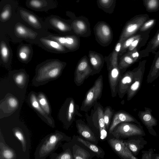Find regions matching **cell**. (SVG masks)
I'll return each mask as SVG.
<instances>
[{"instance_id":"5","label":"cell","mask_w":159,"mask_h":159,"mask_svg":"<svg viewBox=\"0 0 159 159\" xmlns=\"http://www.w3.org/2000/svg\"><path fill=\"white\" fill-rule=\"evenodd\" d=\"M111 134L117 139L145 135L141 125L133 122H123L119 124Z\"/></svg>"},{"instance_id":"8","label":"cell","mask_w":159,"mask_h":159,"mask_svg":"<svg viewBox=\"0 0 159 159\" xmlns=\"http://www.w3.org/2000/svg\"><path fill=\"white\" fill-rule=\"evenodd\" d=\"M94 33L96 40L103 46L109 45L113 39V33L111 28L107 23L98 22L95 25Z\"/></svg>"},{"instance_id":"7","label":"cell","mask_w":159,"mask_h":159,"mask_svg":"<svg viewBox=\"0 0 159 159\" xmlns=\"http://www.w3.org/2000/svg\"><path fill=\"white\" fill-rule=\"evenodd\" d=\"M146 60L139 62L138 66L134 69V77L133 82L128 89L127 92V100H131L140 89L144 73Z\"/></svg>"},{"instance_id":"26","label":"cell","mask_w":159,"mask_h":159,"mask_svg":"<svg viewBox=\"0 0 159 159\" xmlns=\"http://www.w3.org/2000/svg\"><path fill=\"white\" fill-rule=\"evenodd\" d=\"M49 22L53 27L60 32H69L73 31L70 25L57 17L51 18L49 20Z\"/></svg>"},{"instance_id":"39","label":"cell","mask_w":159,"mask_h":159,"mask_svg":"<svg viewBox=\"0 0 159 159\" xmlns=\"http://www.w3.org/2000/svg\"><path fill=\"white\" fill-rule=\"evenodd\" d=\"M126 53L137 62L143 58L148 57L149 55V53L145 49L142 50L134 49Z\"/></svg>"},{"instance_id":"10","label":"cell","mask_w":159,"mask_h":159,"mask_svg":"<svg viewBox=\"0 0 159 159\" xmlns=\"http://www.w3.org/2000/svg\"><path fill=\"white\" fill-rule=\"evenodd\" d=\"M107 142L113 150L121 159H138L125 145L123 140L113 137L108 139Z\"/></svg>"},{"instance_id":"19","label":"cell","mask_w":159,"mask_h":159,"mask_svg":"<svg viewBox=\"0 0 159 159\" xmlns=\"http://www.w3.org/2000/svg\"><path fill=\"white\" fill-rule=\"evenodd\" d=\"M89 61L93 70L92 76L99 73L102 69L105 59L101 54L90 51L89 53Z\"/></svg>"},{"instance_id":"24","label":"cell","mask_w":159,"mask_h":159,"mask_svg":"<svg viewBox=\"0 0 159 159\" xmlns=\"http://www.w3.org/2000/svg\"><path fill=\"white\" fill-rule=\"evenodd\" d=\"M77 137V141L84 145L85 147L94 153L97 157L103 159L105 152L103 149L97 144L83 139L79 137Z\"/></svg>"},{"instance_id":"42","label":"cell","mask_w":159,"mask_h":159,"mask_svg":"<svg viewBox=\"0 0 159 159\" xmlns=\"http://www.w3.org/2000/svg\"><path fill=\"white\" fill-rule=\"evenodd\" d=\"M156 21L155 19L150 18L143 24L139 29V31L144 32L151 30L155 25L156 23Z\"/></svg>"},{"instance_id":"49","label":"cell","mask_w":159,"mask_h":159,"mask_svg":"<svg viewBox=\"0 0 159 159\" xmlns=\"http://www.w3.org/2000/svg\"><path fill=\"white\" fill-rule=\"evenodd\" d=\"M155 159H159V155L158 156H157L155 158Z\"/></svg>"},{"instance_id":"40","label":"cell","mask_w":159,"mask_h":159,"mask_svg":"<svg viewBox=\"0 0 159 159\" xmlns=\"http://www.w3.org/2000/svg\"><path fill=\"white\" fill-rule=\"evenodd\" d=\"M114 113V110L109 106L104 108V120L107 130H109Z\"/></svg>"},{"instance_id":"31","label":"cell","mask_w":159,"mask_h":159,"mask_svg":"<svg viewBox=\"0 0 159 159\" xmlns=\"http://www.w3.org/2000/svg\"><path fill=\"white\" fill-rule=\"evenodd\" d=\"M99 8L105 12L108 13H112L116 6L115 0H98L97 1Z\"/></svg>"},{"instance_id":"27","label":"cell","mask_w":159,"mask_h":159,"mask_svg":"<svg viewBox=\"0 0 159 159\" xmlns=\"http://www.w3.org/2000/svg\"><path fill=\"white\" fill-rule=\"evenodd\" d=\"M40 42L48 48L55 51L64 52H67V49L58 42L47 38H42Z\"/></svg>"},{"instance_id":"15","label":"cell","mask_w":159,"mask_h":159,"mask_svg":"<svg viewBox=\"0 0 159 159\" xmlns=\"http://www.w3.org/2000/svg\"><path fill=\"white\" fill-rule=\"evenodd\" d=\"M126 70L120 69L118 66L113 67L108 71V80L112 98L117 95L119 81Z\"/></svg>"},{"instance_id":"17","label":"cell","mask_w":159,"mask_h":159,"mask_svg":"<svg viewBox=\"0 0 159 159\" xmlns=\"http://www.w3.org/2000/svg\"><path fill=\"white\" fill-rule=\"evenodd\" d=\"M152 110L150 108L144 107V110L139 111L138 115L142 123L148 129L149 132L154 136L156 133L153 127L157 125V120L152 116Z\"/></svg>"},{"instance_id":"46","label":"cell","mask_w":159,"mask_h":159,"mask_svg":"<svg viewBox=\"0 0 159 159\" xmlns=\"http://www.w3.org/2000/svg\"><path fill=\"white\" fill-rule=\"evenodd\" d=\"M143 152L141 159H152V155L153 152L152 149H150L148 151Z\"/></svg>"},{"instance_id":"48","label":"cell","mask_w":159,"mask_h":159,"mask_svg":"<svg viewBox=\"0 0 159 159\" xmlns=\"http://www.w3.org/2000/svg\"><path fill=\"white\" fill-rule=\"evenodd\" d=\"M14 134L16 137L21 142H24V139L22 134L21 132L18 130L16 129L15 131Z\"/></svg>"},{"instance_id":"29","label":"cell","mask_w":159,"mask_h":159,"mask_svg":"<svg viewBox=\"0 0 159 159\" xmlns=\"http://www.w3.org/2000/svg\"><path fill=\"white\" fill-rule=\"evenodd\" d=\"M123 141L125 145L134 155H138L144 146V144L139 139H130Z\"/></svg>"},{"instance_id":"43","label":"cell","mask_w":159,"mask_h":159,"mask_svg":"<svg viewBox=\"0 0 159 159\" xmlns=\"http://www.w3.org/2000/svg\"><path fill=\"white\" fill-rule=\"evenodd\" d=\"M57 140L58 138L56 135H52L49 137L48 142L43 147V150L47 152L50 151L56 144Z\"/></svg>"},{"instance_id":"37","label":"cell","mask_w":159,"mask_h":159,"mask_svg":"<svg viewBox=\"0 0 159 159\" xmlns=\"http://www.w3.org/2000/svg\"><path fill=\"white\" fill-rule=\"evenodd\" d=\"M143 2L146 11L149 12L159 10V0H143Z\"/></svg>"},{"instance_id":"18","label":"cell","mask_w":159,"mask_h":159,"mask_svg":"<svg viewBox=\"0 0 159 159\" xmlns=\"http://www.w3.org/2000/svg\"><path fill=\"white\" fill-rule=\"evenodd\" d=\"M134 77L133 70L126 71L122 75L119 81L118 88L117 94L120 98H122L127 93L133 82Z\"/></svg>"},{"instance_id":"14","label":"cell","mask_w":159,"mask_h":159,"mask_svg":"<svg viewBox=\"0 0 159 159\" xmlns=\"http://www.w3.org/2000/svg\"><path fill=\"white\" fill-rule=\"evenodd\" d=\"M75 123L77 132L80 136L97 145L100 139L89 126L81 119L76 120Z\"/></svg>"},{"instance_id":"38","label":"cell","mask_w":159,"mask_h":159,"mask_svg":"<svg viewBox=\"0 0 159 159\" xmlns=\"http://www.w3.org/2000/svg\"><path fill=\"white\" fill-rule=\"evenodd\" d=\"M142 32L138 31L137 33L128 38L123 42L119 54V55H122L127 52V50L133 42L137 38L140 36Z\"/></svg>"},{"instance_id":"45","label":"cell","mask_w":159,"mask_h":159,"mask_svg":"<svg viewBox=\"0 0 159 159\" xmlns=\"http://www.w3.org/2000/svg\"><path fill=\"white\" fill-rule=\"evenodd\" d=\"M60 159H74V158L72 153L69 149L61 155Z\"/></svg>"},{"instance_id":"22","label":"cell","mask_w":159,"mask_h":159,"mask_svg":"<svg viewBox=\"0 0 159 159\" xmlns=\"http://www.w3.org/2000/svg\"><path fill=\"white\" fill-rule=\"evenodd\" d=\"M124 42L119 39L112 53H111L109 58L106 59L107 69L109 70L112 68L118 66V58L121 49L122 44Z\"/></svg>"},{"instance_id":"2","label":"cell","mask_w":159,"mask_h":159,"mask_svg":"<svg viewBox=\"0 0 159 159\" xmlns=\"http://www.w3.org/2000/svg\"><path fill=\"white\" fill-rule=\"evenodd\" d=\"M104 108L101 104L97 102L91 110L90 115L85 114L86 120L88 125L100 139L104 140L107 136L104 118Z\"/></svg>"},{"instance_id":"20","label":"cell","mask_w":159,"mask_h":159,"mask_svg":"<svg viewBox=\"0 0 159 159\" xmlns=\"http://www.w3.org/2000/svg\"><path fill=\"white\" fill-rule=\"evenodd\" d=\"M72 152L74 159H92L96 156L95 154L91 151H88L77 144L73 145Z\"/></svg>"},{"instance_id":"36","label":"cell","mask_w":159,"mask_h":159,"mask_svg":"<svg viewBox=\"0 0 159 159\" xmlns=\"http://www.w3.org/2000/svg\"><path fill=\"white\" fill-rule=\"evenodd\" d=\"M48 2L47 0H31L27 1L26 4L28 7L35 10H41L47 7Z\"/></svg>"},{"instance_id":"11","label":"cell","mask_w":159,"mask_h":159,"mask_svg":"<svg viewBox=\"0 0 159 159\" xmlns=\"http://www.w3.org/2000/svg\"><path fill=\"white\" fill-rule=\"evenodd\" d=\"M27 102L43 120L52 126H54V121L53 118L49 116L40 106L38 101L37 93L34 92H30L28 95Z\"/></svg>"},{"instance_id":"16","label":"cell","mask_w":159,"mask_h":159,"mask_svg":"<svg viewBox=\"0 0 159 159\" xmlns=\"http://www.w3.org/2000/svg\"><path fill=\"white\" fill-rule=\"evenodd\" d=\"M126 122H133L139 125L140 123L129 113L124 111L114 112L108 130L111 134L114 128L119 124Z\"/></svg>"},{"instance_id":"33","label":"cell","mask_w":159,"mask_h":159,"mask_svg":"<svg viewBox=\"0 0 159 159\" xmlns=\"http://www.w3.org/2000/svg\"><path fill=\"white\" fill-rule=\"evenodd\" d=\"M159 48V29L147 44L145 49L149 52L155 54Z\"/></svg>"},{"instance_id":"13","label":"cell","mask_w":159,"mask_h":159,"mask_svg":"<svg viewBox=\"0 0 159 159\" xmlns=\"http://www.w3.org/2000/svg\"><path fill=\"white\" fill-rule=\"evenodd\" d=\"M47 38L58 42L70 51L77 50L80 45L79 37L75 35L63 36L50 35Z\"/></svg>"},{"instance_id":"32","label":"cell","mask_w":159,"mask_h":159,"mask_svg":"<svg viewBox=\"0 0 159 159\" xmlns=\"http://www.w3.org/2000/svg\"><path fill=\"white\" fill-rule=\"evenodd\" d=\"M37 97L41 107L49 116H52L51 108L45 95L42 92H39L37 93Z\"/></svg>"},{"instance_id":"12","label":"cell","mask_w":159,"mask_h":159,"mask_svg":"<svg viewBox=\"0 0 159 159\" xmlns=\"http://www.w3.org/2000/svg\"><path fill=\"white\" fill-rule=\"evenodd\" d=\"M70 25L73 32L79 37H87L91 35L90 24L86 17L81 16L74 18Z\"/></svg>"},{"instance_id":"28","label":"cell","mask_w":159,"mask_h":159,"mask_svg":"<svg viewBox=\"0 0 159 159\" xmlns=\"http://www.w3.org/2000/svg\"><path fill=\"white\" fill-rule=\"evenodd\" d=\"M22 18L30 25L36 29L41 28V25L39 20L34 15L25 10H20Z\"/></svg>"},{"instance_id":"35","label":"cell","mask_w":159,"mask_h":159,"mask_svg":"<svg viewBox=\"0 0 159 159\" xmlns=\"http://www.w3.org/2000/svg\"><path fill=\"white\" fill-rule=\"evenodd\" d=\"M31 53V50L30 47L26 45H24L19 49L18 55L20 59L23 62L27 61L30 58Z\"/></svg>"},{"instance_id":"3","label":"cell","mask_w":159,"mask_h":159,"mask_svg":"<svg viewBox=\"0 0 159 159\" xmlns=\"http://www.w3.org/2000/svg\"><path fill=\"white\" fill-rule=\"evenodd\" d=\"M80 109L72 98L69 97L66 100L58 114V118L66 128L68 129L71 125L76 116H82L79 112Z\"/></svg>"},{"instance_id":"4","label":"cell","mask_w":159,"mask_h":159,"mask_svg":"<svg viewBox=\"0 0 159 159\" xmlns=\"http://www.w3.org/2000/svg\"><path fill=\"white\" fill-rule=\"evenodd\" d=\"M103 87V77L100 75L86 93L80 107L81 111L87 112L94 105L101 97Z\"/></svg>"},{"instance_id":"25","label":"cell","mask_w":159,"mask_h":159,"mask_svg":"<svg viewBox=\"0 0 159 159\" xmlns=\"http://www.w3.org/2000/svg\"><path fill=\"white\" fill-rule=\"evenodd\" d=\"M150 31L142 32L141 35L133 42L128 49L127 52H129L134 49L140 50L141 48L146 44L149 38Z\"/></svg>"},{"instance_id":"34","label":"cell","mask_w":159,"mask_h":159,"mask_svg":"<svg viewBox=\"0 0 159 159\" xmlns=\"http://www.w3.org/2000/svg\"><path fill=\"white\" fill-rule=\"evenodd\" d=\"M137 61L133 59L127 53L124 54L120 58L118 63V67L121 69L126 70Z\"/></svg>"},{"instance_id":"47","label":"cell","mask_w":159,"mask_h":159,"mask_svg":"<svg viewBox=\"0 0 159 159\" xmlns=\"http://www.w3.org/2000/svg\"><path fill=\"white\" fill-rule=\"evenodd\" d=\"M3 155L4 157L7 159H11L13 156L12 152L8 149L6 150L3 151Z\"/></svg>"},{"instance_id":"1","label":"cell","mask_w":159,"mask_h":159,"mask_svg":"<svg viewBox=\"0 0 159 159\" xmlns=\"http://www.w3.org/2000/svg\"><path fill=\"white\" fill-rule=\"evenodd\" d=\"M66 65V63L57 59L49 60L39 65L35 69L32 85L38 87L57 79L61 74Z\"/></svg>"},{"instance_id":"30","label":"cell","mask_w":159,"mask_h":159,"mask_svg":"<svg viewBox=\"0 0 159 159\" xmlns=\"http://www.w3.org/2000/svg\"><path fill=\"white\" fill-rule=\"evenodd\" d=\"M12 78L15 84L19 88H23L27 84V75L22 70H17L14 73Z\"/></svg>"},{"instance_id":"9","label":"cell","mask_w":159,"mask_h":159,"mask_svg":"<svg viewBox=\"0 0 159 159\" xmlns=\"http://www.w3.org/2000/svg\"><path fill=\"white\" fill-rule=\"evenodd\" d=\"M93 70L86 56L82 57L78 62L74 74V82L77 86L83 84L89 76H92Z\"/></svg>"},{"instance_id":"23","label":"cell","mask_w":159,"mask_h":159,"mask_svg":"<svg viewBox=\"0 0 159 159\" xmlns=\"http://www.w3.org/2000/svg\"><path fill=\"white\" fill-rule=\"evenodd\" d=\"M14 31L17 36L24 39H34L37 35L35 32L20 23L16 25Z\"/></svg>"},{"instance_id":"41","label":"cell","mask_w":159,"mask_h":159,"mask_svg":"<svg viewBox=\"0 0 159 159\" xmlns=\"http://www.w3.org/2000/svg\"><path fill=\"white\" fill-rule=\"evenodd\" d=\"M0 53L2 61L7 63L10 59V51L7 45L3 41L0 43Z\"/></svg>"},{"instance_id":"6","label":"cell","mask_w":159,"mask_h":159,"mask_svg":"<svg viewBox=\"0 0 159 159\" xmlns=\"http://www.w3.org/2000/svg\"><path fill=\"white\" fill-rule=\"evenodd\" d=\"M149 19L147 14L136 15L131 18L125 24L119 39L124 41L136 34L143 24Z\"/></svg>"},{"instance_id":"21","label":"cell","mask_w":159,"mask_h":159,"mask_svg":"<svg viewBox=\"0 0 159 159\" xmlns=\"http://www.w3.org/2000/svg\"><path fill=\"white\" fill-rule=\"evenodd\" d=\"M146 80L148 84L152 83L159 76V51L155 53Z\"/></svg>"},{"instance_id":"44","label":"cell","mask_w":159,"mask_h":159,"mask_svg":"<svg viewBox=\"0 0 159 159\" xmlns=\"http://www.w3.org/2000/svg\"><path fill=\"white\" fill-rule=\"evenodd\" d=\"M11 12V7L10 5H7L3 9L0 14V19L2 21L8 20L10 17Z\"/></svg>"}]
</instances>
